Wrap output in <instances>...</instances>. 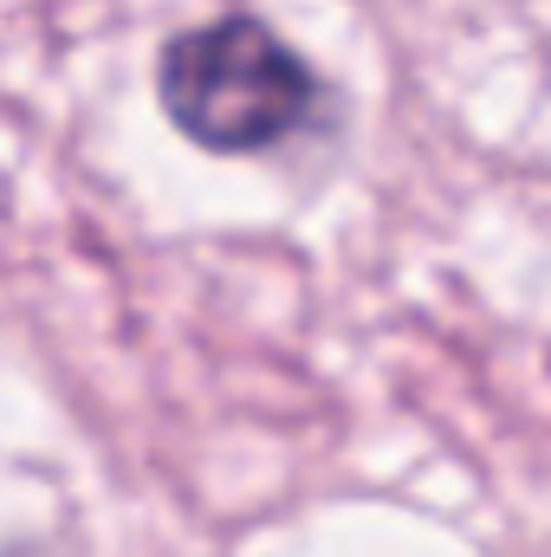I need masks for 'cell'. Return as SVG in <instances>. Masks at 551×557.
Instances as JSON below:
<instances>
[{
	"mask_svg": "<svg viewBox=\"0 0 551 557\" xmlns=\"http://www.w3.org/2000/svg\"><path fill=\"white\" fill-rule=\"evenodd\" d=\"M162 117L208 156H267L325 131V72L260 13H221L175 33L156 59Z\"/></svg>",
	"mask_w": 551,
	"mask_h": 557,
	"instance_id": "6da1fadb",
	"label": "cell"
}]
</instances>
